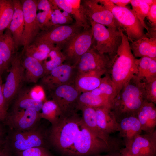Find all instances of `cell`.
I'll return each mask as SVG.
<instances>
[{"instance_id": "cell-1", "label": "cell", "mask_w": 156, "mask_h": 156, "mask_svg": "<svg viewBox=\"0 0 156 156\" xmlns=\"http://www.w3.org/2000/svg\"><path fill=\"white\" fill-rule=\"evenodd\" d=\"M121 34V43L109 72L114 90V99L118 96L124 86L138 72L136 58L128 38L122 30Z\"/></svg>"}, {"instance_id": "cell-2", "label": "cell", "mask_w": 156, "mask_h": 156, "mask_svg": "<svg viewBox=\"0 0 156 156\" xmlns=\"http://www.w3.org/2000/svg\"><path fill=\"white\" fill-rule=\"evenodd\" d=\"M145 86L144 81L135 75L124 86L112 105L117 120L126 116H136L146 99Z\"/></svg>"}, {"instance_id": "cell-3", "label": "cell", "mask_w": 156, "mask_h": 156, "mask_svg": "<svg viewBox=\"0 0 156 156\" xmlns=\"http://www.w3.org/2000/svg\"><path fill=\"white\" fill-rule=\"evenodd\" d=\"M82 123L81 117L77 113L62 118L52 125L49 140L53 146L66 155L73 145Z\"/></svg>"}, {"instance_id": "cell-4", "label": "cell", "mask_w": 156, "mask_h": 156, "mask_svg": "<svg viewBox=\"0 0 156 156\" xmlns=\"http://www.w3.org/2000/svg\"><path fill=\"white\" fill-rule=\"evenodd\" d=\"M96 137L84 125L82 120L80 129L66 156H92L116 151Z\"/></svg>"}, {"instance_id": "cell-5", "label": "cell", "mask_w": 156, "mask_h": 156, "mask_svg": "<svg viewBox=\"0 0 156 156\" xmlns=\"http://www.w3.org/2000/svg\"><path fill=\"white\" fill-rule=\"evenodd\" d=\"M89 21L93 40L96 42L92 47L100 53L107 55L114 60L121 43L122 29L107 27L91 20Z\"/></svg>"}, {"instance_id": "cell-6", "label": "cell", "mask_w": 156, "mask_h": 156, "mask_svg": "<svg viewBox=\"0 0 156 156\" xmlns=\"http://www.w3.org/2000/svg\"><path fill=\"white\" fill-rule=\"evenodd\" d=\"M91 28L83 29L70 37L60 48L65 58L64 62L75 66L81 56L93 43Z\"/></svg>"}, {"instance_id": "cell-7", "label": "cell", "mask_w": 156, "mask_h": 156, "mask_svg": "<svg viewBox=\"0 0 156 156\" xmlns=\"http://www.w3.org/2000/svg\"><path fill=\"white\" fill-rule=\"evenodd\" d=\"M120 27L125 31L131 42L146 36L144 27L132 9L115 5L110 10Z\"/></svg>"}, {"instance_id": "cell-8", "label": "cell", "mask_w": 156, "mask_h": 156, "mask_svg": "<svg viewBox=\"0 0 156 156\" xmlns=\"http://www.w3.org/2000/svg\"><path fill=\"white\" fill-rule=\"evenodd\" d=\"M5 83L3 85L5 102L8 108L16 97L24 82V70L21 62V53L16 52L13 56Z\"/></svg>"}, {"instance_id": "cell-9", "label": "cell", "mask_w": 156, "mask_h": 156, "mask_svg": "<svg viewBox=\"0 0 156 156\" xmlns=\"http://www.w3.org/2000/svg\"><path fill=\"white\" fill-rule=\"evenodd\" d=\"M47 92L51 99L58 106L62 118L77 113L78 99L81 93L76 89L74 85H62Z\"/></svg>"}, {"instance_id": "cell-10", "label": "cell", "mask_w": 156, "mask_h": 156, "mask_svg": "<svg viewBox=\"0 0 156 156\" xmlns=\"http://www.w3.org/2000/svg\"><path fill=\"white\" fill-rule=\"evenodd\" d=\"M75 66L64 62L44 75L40 79V85L45 93L64 85H74L77 75Z\"/></svg>"}, {"instance_id": "cell-11", "label": "cell", "mask_w": 156, "mask_h": 156, "mask_svg": "<svg viewBox=\"0 0 156 156\" xmlns=\"http://www.w3.org/2000/svg\"><path fill=\"white\" fill-rule=\"evenodd\" d=\"M8 143L18 152L37 147H45V136L36 127L29 130L14 131L9 138Z\"/></svg>"}, {"instance_id": "cell-12", "label": "cell", "mask_w": 156, "mask_h": 156, "mask_svg": "<svg viewBox=\"0 0 156 156\" xmlns=\"http://www.w3.org/2000/svg\"><path fill=\"white\" fill-rule=\"evenodd\" d=\"M82 29L75 23L53 25L47 29L41 31L32 43L54 45L60 47L70 37L82 30Z\"/></svg>"}, {"instance_id": "cell-13", "label": "cell", "mask_w": 156, "mask_h": 156, "mask_svg": "<svg viewBox=\"0 0 156 156\" xmlns=\"http://www.w3.org/2000/svg\"><path fill=\"white\" fill-rule=\"evenodd\" d=\"M113 62L108 55L100 53L92 46L81 56L75 67L78 74L92 71L108 73Z\"/></svg>"}, {"instance_id": "cell-14", "label": "cell", "mask_w": 156, "mask_h": 156, "mask_svg": "<svg viewBox=\"0 0 156 156\" xmlns=\"http://www.w3.org/2000/svg\"><path fill=\"white\" fill-rule=\"evenodd\" d=\"M21 1L24 21L23 50L33 42L41 30L36 17L37 0Z\"/></svg>"}, {"instance_id": "cell-15", "label": "cell", "mask_w": 156, "mask_h": 156, "mask_svg": "<svg viewBox=\"0 0 156 156\" xmlns=\"http://www.w3.org/2000/svg\"><path fill=\"white\" fill-rule=\"evenodd\" d=\"M81 4L88 21H92L107 27L122 29L111 12L99 3L98 0H81Z\"/></svg>"}, {"instance_id": "cell-16", "label": "cell", "mask_w": 156, "mask_h": 156, "mask_svg": "<svg viewBox=\"0 0 156 156\" xmlns=\"http://www.w3.org/2000/svg\"><path fill=\"white\" fill-rule=\"evenodd\" d=\"M123 144L135 156H156V130L152 133L138 135Z\"/></svg>"}, {"instance_id": "cell-17", "label": "cell", "mask_w": 156, "mask_h": 156, "mask_svg": "<svg viewBox=\"0 0 156 156\" xmlns=\"http://www.w3.org/2000/svg\"><path fill=\"white\" fill-rule=\"evenodd\" d=\"M40 119V112L28 108L13 111L5 120L8 125L14 131H22L35 127Z\"/></svg>"}, {"instance_id": "cell-18", "label": "cell", "mask_w": 156, "mask_h": 156, "mask_svg": "<svg viewBox=\"0 0 156 156\" xmlns=\"http://www.w3.org/2000/svg\"><path fill=\"white\" fill-rule=\"evenodd\" d=\"M79 110H81L82 112L81 119L83 123L92 133L103 140L110 147L118 148L120 144V141L106 134L100 128L97 124L94 108L83 106L80 107Z\"/></svg>"}, {"instance_id": "cell-19", "label": "cell", "mask_w": 156, "mask_h": 156, "mask_svg": "<svg viewBox=\"0 0 156 156\" xmlns=\"http://www.w3.org/2000/svg\"><path fill=\"white\" fill-rule=\"evenodd\" d=\"M60 9L69 14L74 19L75 23L83 29L91 28L81 4V0H53Z\"/></svg>"}, {"instance_id": "cell-20", "label": "cell", "mask_w": 156, "mask_h": 156, "mask_svg": "<svg viewBox=\"0 0 156 156\" xmlns=\"http://www.w3.org/2000/svg\"><path fill=\"white\" fill-rule=\"evenodd\" d=\"M14 11L8 29L10 31L17 51L23 46L24 21L21 0H13Z\"/></svg>"}, {"instance_id": "cell-21", "label": "cell", "mask_w": 156, "mask_h": 156, "mask_svg": "<svg viewBox=\"0 0 156 156\" xmlns=\"http://www.w3.org/2000/svg\"><path fill=\"white\" fill-rule=\"evenodd\" d=\"M136 116L141 129L146 133H152L155 129L156 107L155 104L145 99L138 111Z\"/></svg>"}, {"instance_id": "cell-22", "label": "cell", "mask_w": 156, "mask_h": 156, "mask_svg": "<svg viewBox=\"0 0 156 156\" xmlns=\"http://www.w3.org/2000/svg\"><path fill=\"white\" fill-rule=\"evenodd\" d=\"M107 73L102 71H92L79 74L74 86L81 93L91 91L99 87L102 76Z\"/></svg>"}, {"instance_id": "cell-23", "label": "cell", "mask_w": 156, "mask_h": 156, "mask_svg": "<svg viewBox=\"0 0 156 156\" xmlns=\"http://www.w3.org/2000/svg\"><path fill=\"white\" fill-rule=\"evenodd\" d=\"M21 62L24 70V82L35 83L44 75L42 63L32 57L21 54Z\"/></svg>"}, {"instance_id": "cell-24", "label": "cell", "mask_w": 156, "mask_h": 156, "mask_svg": "<svg viewBox=\"0 0 156 156\" xmlns=\"http://www.w3.org/2000/svg\"><path fill=\"white\" fill-rule=\"evenodd\" d=\"M119 135L123 139V142L130 140L142 131L136 115H131L123 117L117 120Z\"/></svg>"}, {"instance_id": "cell-25", "label": "cell", "mask_w": 156, "mask_h": 156, "mask_svg": "<svg viewBox=\"0 0 156 156\" xmlns=\"http://www.w3.org/2000/svg\"><path fill=\"white\" fill-rule=\"evenodd\" d=\"M98 125L101 130L109 135L118 132V123L111 109L107 107L94 108Z\"/></svg>"}, {"instance_id": "cell-26", "label": "cell", "mask_w": 156, "mask_h": 156, "mask_svg": "<svg viewBox=\"0 0 156 156\" xmlns=\"http://www.w3.org/2000/svg\"><path fill=\"white\" fill-rule=\"evenodd\" d=\"M16 52L12 34L7 29L0 35V57L4 64L5 71L8 70L12 57Z\"/></svg>"}, {"instance_id": "cell-27", "label": "cell", "mask_w": 156, "mask_h": 156, "mask_svg": "<svg viewBox=\"0 0 156 156\" xmlns=\"http://www.w3.org/2000/svg\"><path fill=\"white\" fill-rule=\"evenodd\" d=\"M112 103L106 97L96 95L91 91L83 92L80 94L78 101L77 110L83 106L94 108L107 107L111 109Z\"/></svg>"}, {"instance_id": "cell-28", "label": "cell", "mask_w": 156, "mask_h": 156, "mask_svg": "<svg viewBox=\"0 0 156 156\" xmlns=\"http://www.w3.org/2000/svg\"><path fill=\"white\" fill-rule=\"evenodd\" d=\"M138 78L148 82L156 78V58L145 56L136 59Z\"/></svg>"}, {"instance_id": "cell-29", "label": "cell", "mask_w": 156, "mask_h": 156, "mask_svg": "<svg viewBox=\"0 0 156 156\" xmlns=\"http://www.w3.org/2000/svg\"><path fill=\"white\" fill-rule=\"evenodd\" d=\"M16 98L13 111L28 108H33L39 112L41 110L44 101L31 98L28 94V89L21 88Z\"/></svg>"}, {"instance_id": "cell-30", "label": "cell", "mask_w": 156, "mask_h": 156, "mask_svg": "<svg viewBox=\"0 0 156 156\" xmlns=\"http://www.w3.org/2000/svg\"><path fill=\"white\" fill-rule=\"evenodd\" d=\"M51 14L49 0H37L36 17L41 31L47 29L53 26Z\"/></svg>"}, {"instance_id": "cell-31", "label": "cell", "mask_w": 156, "mask_h": 156, "mask_svg": "<svg viewBox=\"0 0 156 156\" xmlns=\"http://www.w3.org/2000/svg\"><path fill=\"white\" fill-rule=\"evenodd\" d=\"M55 46L46 44L32 43L24 50H22L21 54L34 58L42 63Z\"/></svg>"}, {"instance_id": "cell-32", "label": "cell", "mask_w": 156, "mask_h": 156, "mask_svg": "<svg viewBox=\"0 0 156 156\" xmlns=\"http://www.w3.org/2000/svg\"><path fill=\"white\" fill-rule=\"evenodd\" d=\"M155 42V36L150 38L146 36L131 42L130 48L135 57L146 56L150 58L151 48Z\"/></svg>"}, {"instance_id": "cell-33", "label": "cell", "mask_w": 156, "mask_h": 156, "mask_svg": "<svg viewBox=\"0 0 156 156\" xmlns=\"http://www.w3.org/2000/svg\"><path fill=\"white\" fill-rule=\"evenodd\" d=\"M41 111L40 118L47 120L52 125L56 123L62 118L61 112L58 106L51 99L46 100L44 102Z\"/></svg>"}, {"instance_id": "cell-34", "label": "cell", "mask_w": 156, "mask_h": 156, "mask_svg": "<svg viewBox=\"0 0 156 156\" xmlns=\"http://www.w3.org/2000/svg\"><path fill=\"white\" fill-rule=\"evenodd\" d=\"M14 11L13 0H0V35L9 28Z\"/></svg>"}, {"instance_id": "cell-35", "label": "cell", "mask_w": 156, "mask_h": 156, "mask_svg": "<svg viewBox=\"0 0 156 156\" xmlns=\"http://www.w3.org/2000/svg\"><path fill=\"white\" fill-rule=\"evenodd\" d=\"M65 61V58L60 47L55 45L51 50L47 58L42 62L44 70V75L62 65Z\"/></svg>"}, {"instance_id": "cell-36", "label": "cell", "mask_w": 156, "mask_h": 156, "mask_svg": "<svg viewBox=\"0 0 156 156\" xmlns=\"http://www.w3.org/2000/svg\"><path fill=\"white\" fill-rule=\"evenodd\" d=\"M49 1L51 7V22L52 25L72 24L73 20L71 16L66 11H64L62 12L53 0Z\"/></svg>"}, {"instance_id": "cell-37", "label": "cell", "mask_w": 156, "mask_h": 156, "mask_svg": "<svg viewBox=\"0 0 156 156\" xmlns=\"http://www.w3.org/2000/svg\"><path fill=\"white\" fill-rule=\"evenodd\" d=\"M91 92L95 95H101L106 97L112 104L114 99V91L109 73L105 74V76L102 78L99 87Z\"/></svg>"}, {"instance_id": "cell-38", "label": "cell", "mask_w": 156, "mask_h": 156, "mask_svg": "<svg viewBox=\"0 0 156 156\" xmlns=\"http://www.w3.org/2000/svg\"><path fill=\"white\" fill-rule=\"evenodd\" d=\"M130 3L132 8V10L144 28L148 31L149 29L144 22V19L147 16L150 5L143 0H131Z\"/></svg>"}, {"instance_id": "cell-39", "label": "cell", "mask_w": 156, "mask_h": 156, "mask_svg": "<svg viewBox=\"0 0 156 156\" xmlns=\"http://www.w3.org/2000/svg\"><path fill=\"white\" fill-rule=\"evenodd\" d=\"M17 156H52L46 147H33L16 153Z\"/></svg>"}, {"instance_id": "cell-40", "label": "cell", "mask_w": 156, "mask_h": 156, "mask_svg": "<svg viewBox=\"0 0 156 156\" xmlns=\"http://www.w3.org/2000/svg\"><path fill=\"white\" fill-rule=\"evenodd\" d=\"M145 90L146 99L155 104L156 78L149 81H145Z\"/></svg>"}, {"instance_id": "cell-41", "label": "cell", "mask_w": 156, "mask_h": 156, "mask_svg": "<svg viewBox=\"0 0 156 156\" xmlns=\"http://www.w3.org/2000/svg\"><path fill=\"white\" fill-rule=\"evenodd\" d=\"M29 96L32 99L44 101L46 100V94L42 87L40 85H36L28 89Z\"/></svg>"}, {"instance_id": "cell-42", "label": "cell", "mask_w": 156, "mask_h": 156, "mask_svg": "<svg viewBox=\"0 0 156 156\" xmlns=\"http://www.w3.org/2000/svg\"><path fill=\"white\" fill-rule=\"evenodd\" d=\"M1 76H0V113L6 118L8 114V110L3 96ZM6 119V118H5Z\"/></svg>"}, {"instance_id": "cell-43", "label": "cell", "mask_w": 156, "mask_h": 156, "mask_svg": "<svg viewBox=\"0 0 156 156\" xmlns=\"http://www.w3.org/2000/svg\"><path fill=\"white\" fill-rule=\"evenodd\" d=\"M147 18L154 28L156 26V1L154 0L153 3L149 7Z\"/></svg>"}, {"instance_id": "cell-44", "label": "cell", "mask_w": 156, "mask_h": 156, "mask_svg": "<svg viewBox=\"0 0 156 156\" xmlns=\"http://www.w3.org/2000/svg\"><path fill=\"white\" fill-rule=\"evenodd\" d=\"M114 156H135L130 153L125 148H121L113 152Z\"/></svg>"}, {"instance_id": "cell-45", "label": "cell", "mask_w": 156, "mask_h": 156, "mask_svg": "<svg viewBox=\"0 0 156 156\" xmlns=\"http://www.w3.org/2000/svg\"><path fill=\"white\" fill-rule=\"evenodd\" d=\"M99 3L103 5L107 10L110 11L115 5L111 0H98Z\"/></svg>"}, {"instance_id": "cell-46", "label": "cell", "mask_w": 156, "mask_h": 156, "mask_svg": "<svg viewBox=\"0 0 156 156\" xmlns=\"http://www.w3.org/2000/svg\"><path fill=\"white\" fill-rule=\"evenodd\" d=\"M0 156H13L10 149L6 145L0 148Z\"/></svg>"}, {"instance_id": "cell-47", "label": "cell", "mask_w": 156, "mask_h": 156, "mask_svg": "<svg viewBox=\"0 0 156 156\" xmlns=\"http://www.w3.org/2000/svg\"><path fill=\"white\" fill-rule=\"evenodd\" d=\"M115 5L120 7H125L130 3V0H111Z\"/></svg>"}, {"instance_id": "cell-48", "label": "cell", "mask_w": 156, "mask_h": 156, "mask_svg": "<svg viewBox=\"0 0 156 156\" xmlns=\"http://www.w3.org/2000/svg\"><path fill=\"white\" fill-rule=\"evenodd\" d=\"M5 71V70L4 64L0 57V76H1Z\"/></svg>"}, {"instance_id": "cell-49", "label": "cell", "mask_w": 156, "mask_h": 156, "mask_svg": "<svg viewBox=\"0 0 156 156\" xmlns=\"http://www.w3.org/2000/svg\"><path fill=\"white\" fill-rule=\"evenodd\" d=\"M114 151H115L108 152L107 153V154L105 155H102L101 154H99L96 155L94 156H114L113 152Z\"/></svg>"}, {"instance_id": "cell-50", "label": "cell", "mask_w": 156, "mask_h": 156, "mask_svg": "<svg viewBox=\"0 0 156 156\" xmlns=\"http://www.w3.org/2000/svg\"><path fill=\"white\" fill-rule=\"evenodd\" d=\"M6 118L2 114L0 113V121H3L5 120Z\"/></svg>"}, {"instance_id": "cell-51", "label": "cell", "mask_w": 156, "mask_h": 156, "mask_svg": "<svg viewBox=\"0 0 156 156\" xmlns=\"http://www.w3.org/2000/svg\"><path fill=\"white\" fill-rule=\"evenodd\" d=\"M2 135L3 134H0V147L2 146V145L3 143V141L2 139Z\"/></svg>"}, {"instance_id": "cell-52", "label": "cell", "mask_w": 156, "mask_h": 156, "mask_svg": "<svg viewBox=\"0 0 156 156\" xmlns=\"http://www.w3.org/2000/svg\"><path fill=\"white\" fill-rule=\"evenodd\" d=\"M3 134V127L0 124V134Z\"/></svg>"}, {"instance_id": "cell-53", "label": "cell", "mask_w": 156, "mask_h": 156, "mask_svg": "<svg viewBox=\"0 0 156 156\" xmlns=\"http://www.w3.org/2000/svg\"><path fill=\"white\" fill-rule=\"evenodd\" d=\"M2 146H1V147H0V148H1V147H2Z\"/></svg>"}]
</instances>
